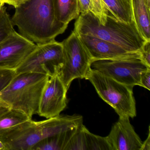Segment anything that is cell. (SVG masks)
I'll return each mask as SVG.
<instances>
[{
  "label": "cell",
  "instance_id": "1",
  "mask_svg": "<svg viewBox=\"0 0 150 150\" xmlns=\"http://www.w3.org/2000/svg\"><path fill=\"white\" fill-rule=\"evenodd\" d=\"M11 21L19 33L36 44L55 40L68 25L56 19L52 0H28L16 8Z\"/></svg>",
  "mask_w": 150,
  "mask_h": 150
},
{
  "label": "cell",
  "instance_id": "2",
  "mask_svg": "<svg viewBox=\"0 0 150 150\" xmlns=\"http://www.w3.org/2000/svg\"><path fill=\"white\" fill-rule=\"evenodd\" d=\"M73 31L78 35L92 36L109 42L130 52H139L146 42L134 22L127 23L119 21L110 13L104 25L91 12L81 13Z\"/></svg>",
  "mask_w": 150,
  "mask_h": 150
},
{
  "label": "cell",
  "instance_id": "3",
  "mask_svg": "<svg viewBox=\"0 0 150 150\" xmlns=\"http://www.w3.org/2000/svg\"><path fill=\"white\" fill-rule=\"evenodd\" d=\"M50 77L34 72L16 74L0 93V100L11 108L22 111L32 118L38 113L42 93Z\"/></svg>",
  "mask_w": 150,
  "mask_h": 150
},
{
  "label": "cell",
  "instance_id": "4",
  "mask_svg": "<svg viewBox=\"0 0 150 150\" xmlns=\"http://www.w3.org/2000/svg\"><path fill=\"white\" fill-rule=\"evenodd\" d=\"M89 81L100 97L110 105L119 116L137 115L133 88L120 83L90 68L86 78Z\"/></svg>",
  "mask_w": 150,
  "mask_h": 150
},
{
  "label": "cell",
  "instance_id": "5",
  "mask_svg": "<svg viewBox=\"0 0 150 150\" xmlns=\"http://www.w3.org/2000/svg\"><path fill=\"white\" fill-rule=\"evenodd\" d=\"M64 62L59 72L62 81L68 90L72 81L86 78L91 68L92 59L78 35L72 31L62 42Z\"/></svg>",
  "mask_w": 150,
  "mask_h": 150
},
{
  "label": "cell",
  "instance_id": "6",
  "mask_svg": "<svg viewBox=\"0 0 150 150\" xmlns=\"http://www.w3.org/2000/svg\"><path fill=\"white\" fill-rule=\"evenodd\" d=\"M64 62L62 42L54 40L37 45L35 50L16 70V74L34 72L51 77L59 72Z\"/></svg>",
  "mask_w": 150,
  "mask_h": 150
},
{
  "label": "cell",
  "instance_id": "7",
  "mask_svg": "<svg viewBox=\"0 0 150 150\" xmlns=\"http://www.w3.org/2000/svg\"><path fill=\"white\" fill-rule=\"evenodd\" d=\"M91 68L120 83L133 87L140 86L141 72L150 69L140 57L93 61Z\"/></svg>",
  "mask_w": 150,
  "mask_h": 150
},
{
  "label": "cell",
  "instance_id": "8",
  "mask_svg": "<svg viewBox=\"0 0 150 150\" xmlns=\"http://www.w3.org/2000/svg\"><path fill=\"white\" fill-rule=\"evenodd\" d=\"M42 139L40 122L32 119L0 130L5 150H32Z\"/></svg>",
  "mask_w": 150,
  "mask_h": 150
},
{
  "label": "cell",
  "instance_id": "9",
  "mask_svg": "<svg viewBox=\"0 0 150 150\" xmlns=\"http://www.w3.org/2000/svg\"><path fill=\"white\" fill-rule=\"evenodd\" d=\"M36 46L15 30L0 44V68L16 71Z\"/></svg>",
  "mask_w": 150,
  "mask_h": 150
},
{
  "label": "cell",
  "instance_id": "10",
  "mask_svg": "<svg viewBox=\"0 0 150 150\" xmlns=\"http://www.w3.org/2000/svg\"><path fill=\"white\" fill-rule=\"evenodd\" d=\"M58 73L50 77L40 99L38 115L47 119L60 115L67 105L68 90Z\"/></svg>",
  "mask_w": 150,
  "mask_h": 150
},
{
  "label": "cell",
  "instance_id": "11",
  "mask_svg": "<svg viewBox=\"0 0 150 150\" xmlns=\"http://www.w3.org/2000/svg\"><path fill=\"white\" fill-rule=\"evenodd\" d=\"M106 138L111 150H140L143 143L126 116H119Z\"/></svg>",
  "mask_w": 150,
  "mask_h": 150
},
{
  "label": "cell",
  "instance_id": "12",
  "mask_svg": "<svg viewBox=\"0 0 150 150\" xmlns=\"http://www.w3.org/2000/svg\"><path fill=\"white\" fill-rule=\"evenodd\" d=\"M78 35L88 52L92 62L140 57L139 52H129L117 45L97 38L86 35Z\"/></svg>",
  "mask_w": 150,
  "mask_h": 150
},
{
  "label": "cell",
  "instance_id": "13",
  "mask_svg": "<svg viewBox=\"0 0 150 150\" xmlns=\"http://www.w3.org/2000/svg\"><path fill=\"white\" fill-rule=\"evenodd\" d=\"M65 150H111L106 137L93 134L82 124L67 146Z\"/></svg>",
  "mask_w": 150,
  "mask_h": 150
},
{
  "label": "cell",
  "instance_id": "14",
  "mask_svg": "<svg viewBox=\"0 0 150 150\" xmlns=\"http://www.w3.org/2000/svg\"><path fill=\"white\" fill-rule=\"evenodd\" d=\"M133 21L142 37L150 42V7L145 0H130Z\"/></svg>",
  "mask_w": 150,
  "mask_h": 150
},
{
  "label": "cell",
  "instance_id": "15",
  "mask_svg": "<svg viewBox=\"0 0 150 150\" xmlns=\"http://www.w3.org/2000/svg\"><path fill=\"white\" fill-rule=\"evenodd\" d=\"M55 17L60 23L68 25L81 14L79 0H52Z\"/></svg>",
  "mask_w": 150,
  "mask_h": 150
},
{
  "label": "cell",
  "instance_id": "16",
  "mask_svg": "<svg viewBox=\"0 0 150 150\" xmlns=\"http://www.w3.org/2000/svg\"><path fill=\"white\" fill-rule=\"evenodd\" d=\"M79 127L43 139L33 147L32 150H65L67 146Z\"/></svg>",
  "mask_w": 150,
  "mask_h": 150
},
{
  "label": "cell",
  "instance_id": "17",
  "mask_svg": "<svg viewBox=\"0 0 150 150\" xmlns=\"http://www.w3.org/2000/svg\"><path fill=\"white\" fill-rule=\"evenodd\" d=\"M108 10L117 21L127 23H133L130 0H102Z\"/></svg>",
  "mask_w": 150,
  "mask_h": 150
},
{
  "label": "cell",
  "instance_id": "18",
  "mask_svg": "<svg viewBox=\"0 0 150 150\" xmlns=\"http://www.w3.org/2000/svg\"><path fill=\"white\" fill-rule=\"evenodd\" d=\"M32 119L22 111L10 108L0 115V130L13 127Z\"/></svg>",
  "mask_w": 150,
  "mask_h": 150
},
{
  "label": "cell",
  "instance_id": "19",
  "mask_svg": "<svg viewBox=\"0 0 150 150\" xmlns=\"http://www.w3.org/2000/svg\"><path fill=\"white\" fill-rule=\"evenodd\" d=\"M5 5H0V44L15 31Z\"/></svg>",
  "mask_w": 150,
  "mask_h": 150
},
{
  "label": "cell",
  "instance_id": "20",
  "mask_svg": "<svg viewBox=\"0 0 150 150\" xmlns=\"http://www.w3.org/2000/svg\"><path fill=\"white\" fill-rule=\"evenodd\" d=\"M92 13L97 18L99 22L104 25L107 20L109 11L102 0H90Z\"/></svg>",
  "mask_w": 150,
  "mask_h": 150
},
{
  "label": "cell",
  "instance_id": "21",
  "mask_svg": "<svg viewBox=\"0 0 150 150\" xmlns=\"http://www.w3.org/2000/svg\"><path fill=\"white\" fill-rule=\"evenodd\" d=\"M16 74L15 70L0 68V93L6 88Z\"/></svg>",
  "mask_w": 150,
  "mask_h": 150
},
{
  "label": "cell",
  "instance_id": "22",
  "mask_svg": "<svg viewBox=\"0 0 150 150\" xmlns=\"http://www.w3.org/2000/svg\"><path fill=\"white\" fill-rule=\"evenodd\" d=\"M150 42H146L139 51L141 60L148 66L150 67Z\"/></svg>",
  "mask_w": 150,
  "mask_h": 150
},
{
  "label": "cell",
  "instance_id": "23",
  "mask_svg": "<svg viewBox=\"0 0 150 150\" xmlns=\"http://www.w3.org/2000/svg\"><path fill=\"white\" fill-rule=\"evenodd\" d=\"M140 86L150 90V69L143 71L140 73Z\"/></svg>",
  "mask_w": 150,
  "mask_h": 150
},
{
  "label": "cell",
  "instance_id": "24",
  "mask_svg": "<svg viewBox=\"0 0 150 150\" xmlns=\"http://www.w3.org/2000/svg\"><path fill=\"white\" fill-rule=\"evenodd\" d=\"M81 8V13L90 12L92 13V7L90 0H79Z\"/></svg>",
  "mask_w": 150,
  "mask_h": 150
},
{
  "label": "cell",
  "instance_id": "25",
  "mask_svg": "<svg viewBox=\"0 0 150 150\" xmlns=\"http://www.w3.org/2000/svg\"><path fill=\"white\" fill-rule=\"evenodd\" d=\"M28 1V0H0V5L7 4L16 8Z\"/></svg>",
  "mask_w": 150,
  "mask_h": 150
},
{
  "label": "cell",
  "instance_id": "26",
  "mask_svg": "<svg viewBox=\"0 0 150 150\" xmlns=\"http://www.w3.org/2000/svg\"><path fill=\"white\" fill-rule=\"evenodd\" d=\"M150 150V126H149L148 136L146 140L142 143L140 150Z\"/></svg>",
  "mask_w": 150,
  "mask_h": 150
},
{
  "label": "cell",
  "instance_id": "27",
  "mask_svg": "<svg viewBox=\"0 0 150 150\" xmlns=\"http://www.w3.org/2000/svg\"><path fill=\"white\" fill-rule=\"evenodd\" d=\"M10 108H11L7 103L0 100V115L9 110Z\"/></svg>",
  "mask_w": 150,
  "mask_h": 150
},
{
  "label": "cell",
  "instance_id": "28",
  "mask_svg": "<svg viewBox=\"0 0 150 150\" xmlns=\"http://www.w3.org/2000/svg\"><path fill=\"white\" fill-rule=\"evenodd\" d=\"M0 150H5V146L1 140H0Z\"/></svg>",
  "mask_w": 150,
  "mask_h": 150
},
{
  "label": "cell",
  "instance_id": "29",
  "mask_svg": "<svg viewBox=\"0 0 150 150\" xmlns=\"http://www.w3.org/2000/svg\"><path fill=\"white\" fill-rule=\"evenodd\" d=\"M145 1L148 6L150 7V0H145Z\"/></svg>",
  "mask_w": 150,
  "mask_h": 150
}]
</instances>
